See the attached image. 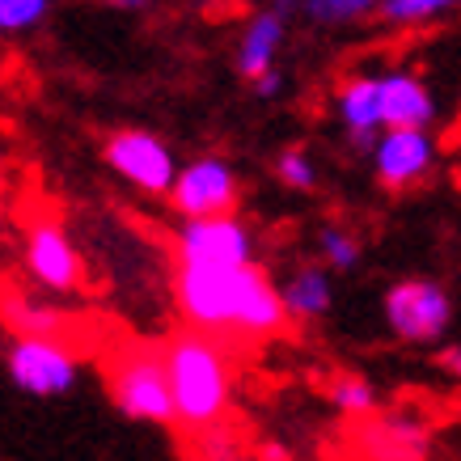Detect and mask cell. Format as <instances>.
Here are the masks:
<instances>
[{
    "mask_svg": "<svg viewBox=\"0 0 461 461\" xmlns=\"http://www.w3.org/2000/svg\"><path fill=\"white\" fill-rule=\"evenodd\" d=\"M169 390H174V411L186 428H216L229 406L233 373L224 351L208 335H182L166 348Z\"/></svg>",
    "mask_w": 461,
    "mask_h": 461,
    "instance_id": "obj_2",
    "label": "cell"
},
{
    "mask_svg": "<svg viewBox=\"0 0 461 461\" xmlns=\"http://www.w3.org/2000/svg\"><path fill=\"white\" fill-rule=\"evenodd\" d=\"M263 461H288V453L280 445H263Z\"/></svg>",
    "mask_w": 461,
    "mask_h": 461,
    "instance_id": "obj_27",
    "label": "cell"
},
{
    "mask_svg": "<svg viewBox=\"0 0 461 461\" xmlns=\"http://www.w3.org/2000/svg\"><path fill=\"white\" fill-rule=\"evenodd\" d=\"M335 111L339 123L348 131V140L360 149V153H373L377 140L385 136V98H381V77L377 72H356L339 85L335 94Z\"/></svg>",
    "mask_w": 461,
    "mask_h": 461,
    "instance_id": "obj_10",
    "label": "cell"
},
{
    "mask_svg": "<svg viewBox=\"0 0 461 461\" xmlns=\"http://www.w3.org/2000/svg\"><path fill=\"white\" fill-rule=\"evenodd\" d=\"M373 461H420L428 448V428L411 415H390L364 432Z\"/></svg>",
    "mask_w": 461,
    "mask_h": 461,
    "instance_id": "obj_14",
    "label": "cell"
},
{
    "mask_svg": "<svg viewBox=\"0 0 461 461\" xmlns=\"http://www.w3.org/2000/svg\"><path fill=\"white\" fill-rule=\"evenodd\" d=\"M9 381L30 398H59L77 381V356L59 339H30L17 335L5 356Z\"/></svg>",
    "mask_w": 461,
    "mask_h": 461,
    "instance_id": "obj_5",
    "label": "cell"
},
{
    "mask_svg": "<svg viewBox=\"0 0 461 461\" xmlns=\"http://www.w3.org/2000/svg\"><path fill=\"white\" fill-rule=\"evenodd\" d=\"M440 368H445L448 377H461V343H448V348H440Z\"/></svg>",
    "mask_w": 461,
    "mask_h": 461,
    "instance_id": "obj_25",
    "label": "cell"
},
{
    "mask_svg": "<svg viewBox=\"0 0 461 461\" xmlns=\"http://www.w3.org/2000/svg\"><path fill=\"white\" fill-rule=\"evenodd\" d=\"M106 385H111L114 406L127 420L144 423H169L178 420L174 411V390H169V368L166 351L153 348H123L106 368Z\"/></svg>",
    "mask_w": 461,
    "mask_h": 461,
    "instance_id": "obj_3",
    "label": "cell"
},
{
    "mask_svg": "<svg viewBox=\"0 0 461 461\" xmlns=\"http://www.w3.org/2000/svg\"><path fill=\"white\" fill-rule=\"evenodd\" d=\"M436 161L432 131H385L373 149V174L385 186H411L420 182Z\"/></svg>",
    "mask_w": 461,
    "mask_h": 461,
    "instance_id": "obj_11",
    "label": "cell"
},
{
    "mask_svg": "<svg viewBox=\"0 0 461 461\" xmlns=\"http://www.w3.org/2000/svg\"><path fill=\"white\" fill-rule=\"evenodd\" d=\"M199 461H241V448L216 423V428H203V436H199Z\"/></svg>",
    "mask_w": 461,
    "mask_h": 461,
    "instance_id": "obj_23",
    "label": "cell"
},
{
    "mask_svg": "<svg viewBox=\"0 0 461 461\" xmlns=\"http://www.w3.org/2000/svg\"><path fill=\"white\" fill-rule=\"evenodd\" d=\"M26 267L30 276L42 284V288H51V293H72L77 284H81V254L77 246L68 241L64 233V224L59 221H30L26 224Z\"/></svg>",
    "mask_w": 461,
    "mask_h": 461,
    "instance_id": "obj_9",
    "label": "cell"
},
{
    "mask_svg": "<svg viewBox=\"0 0 461 461\" xmlns=\"http://www.w3.org/2000/svg\"><path fill=\"white\" fill-rule=\"evenodd\" d=\"M9 321H14L17 335H30V339H56L64 318H59L51 305H39V301H30V296H17L9 301Z\"/></svg>",
    "mask_w": 461,
    "mask_h": 461,
    "instance_id": "obj_16",
    "label": "cell"
},
{
    "mask_svg": "<svg viewBox=\"0 0 461 461\" xmlns=\"http://www.w3.org/2000/svg\"><path fill=\"white\" fill-rule=\"evenodd\" d=\"M169 199H174V208H178L182 221L233 216V203H238V174L229 169L224 157H195L191 166H182Z\"/></svg>",
    "mask_w": 461,
    "mask_h": 461,
    "instance_id": "obj_8",
    "label": "cell"
},
{
    "mask_svg": "<svg viewBox=\"0 0 461 461\" xmlns=\"http://www.w3.org/2000/svg\"><path fill=\"white\" fill-rule=\"evenodd\" d=\"M51 0H0V30L5 34H26L47 17Z\"/></svg>",
    "mask_w": 461,
    "mask_h": 461,
    "instance_id": "obj_22",
    "label": "cell"
},
{
    "mask_svg": "<svg viewBox=\"0 0 461 461\" xmlns=\"http://www.w3.org/2000/svg\"><path fill=\"white\" fill-rule=\"evenodd\" d=\"M381 98H385V127L390 131H428L436 123L432 89L415 72H381Z\"/></svg>",
    "mask_w": 461,
    "mask_h": 461,
    "instance_id": "obj_12",
    "label": "cell"
},
{
    "mask_svg": "<svg viewBox=\"0 0 461 461\" xmlns=\"http://www.w3.org/2000/svg\"><path fill=\"white\" fill-rule=\"evenodd\" d=\"M284 34H288V17L276 14V9H263V14L250 17V26L241 30L238 39V72L246 81H258L267 72H276V56L284 47Z\"/></svg>",
    "mask_w": 461,
    "mask_h": 461,
    "instance_id": "obj_13",
    "label": "cell"
},
{
    "mask_svg": "<svg viewBox=\"0 0 461 461\" xmlns=\"http://www.w3.org/2000/svg\"><path fill=\"white\" fill-rule=\"evenodd\" d=\"M385 321L402 343H436L453 321V301L436 280H402L385 293Z\"/></svg>",
    "mask_w": 461,
    "mask_h": 461,
    "instance_id": "obj_7",
    "label": "cell"
},
{
    "mask_svg": "<svg viewBox=\"0 0 461 461\" xmlns=\"http://www.w3.org/2000/svg\"><path fill=\"white\" fill-rule=\"evenodd\" d=\"M330 402L343 415H373L377 411V390L368 385L364 377H339L330 385Z\"/></svg>",
    "mask_w": 461,
    "mask_h": 461,
    "instance_id": "obj_19",
    "label": "cell"
},
{
    "mask_svg": "<svg viewBox=\"0 0 461 461\" xmlns=\"http://www.w3.org/2000/svg\"><path fill=\"white\" fill-rule=\"evenodd\" d=\"M276 178H280L284 186H293V191H313V186H318V166L309 161L305 149H284V153L276 157Z\"/></svg>",
    "mask_w": 461,
    "mask_h": 461,
    "instance_id": "obj_21",
    "label": "cell"
},
{
    "mask_svg": "<svg viewBox=\"0 0 461 461\" xmlns=\"http://www.w3.org/2000/svg\"><path fill=\"white\" fill-rule=\"evenodd\" d=\"M114 9H123V14H140V9H149V0H111Z\"/></svg>",
    "mask_w": 461,
    "mask_h": 461,
    "instance_id": "obj_26",
    "label": "cell"
},
{
    "mask_svg": "<svg viewBox=\"0 0 461 461\" xmlns=\"http://www.w3.org/2000/svg\"><path fill=\"white\" fill-rule=\"evenodd\" d=\"M318 250L321 258H326V267L330 271H351V267L360 263V241L351 238L348 229H321V238H318Z\"/></svg>",
    "mask_w": 461,
    "mask_h": 461,
    "instance_id": "obj_20",
    "label": "cell"
},
{
    "mask_svg": "<svg viewBox=\"0 0 461 461\" xmlns=\"http://www.w3.org/2000/svg\"><path fill=\"white\" fill-rule=\"evenodd\" d=\"M280 89H284V72L280 68L267 72V77H258V81H254V94H258V98H276Z\"/></svg>",
    "mask_w": 461,
    "mask_h": 461,
    "instance_id": "obj_24",
    "label": "cell"
},
{
    "mask_svg": "<svg viewBox=\"0 0 461 461\" xmlns=\"http://www.w3.org/2000/svg\"><path fill=\"white\" fill-rule=\"evenodd\" d=\"M174 296L191 326L212 335H276L288 318L280 288L258 267L212 271V267H178Z\"/></svg>",
    "mask_w": 461,
    "mask_h": 461,
    "instance_id": "obj_1",
    "label": "cell"
},
{
    "mask_svg": "<svg viewBox=\"0 0 461 461\" xmlns=\"http://www.w3.org/2000/svg\"><path fill=\"white\" fill-rule=\"evenodd\" d=\"M174 246H178V267H212V271L254 267V241L238 216L182 221Z\"/></svg>",
    "mask_w": 461,
    "mask_h": 461,
    "instance_id": "obj_4",
    "label": "cell"
},
{
    "mask_svg": "<svg viewBox=\"0 0 461 461\" xmlns=\"http://www.w3.org/2000/svg\"><path fill=\"white\" fill-rule=\"evenodd\" d=\"M102 157L119 178H127L144 195H169L182 174L178 157L169 153V144L157 140L153 131H114Z\"/></svg>",
    "mask_w": 461,
    "mask_h": 461,
    "instance_id": "obj_6",
    "label": "cell"
},
{
    "mask_svg": "<svg viewBox=\"0 0 461 461\" xmlns=\"http://www.w3.org/2000/svg\"><path fill=\"white\" fill-rule=\"evenodd\" d=\"M457 5L461 0H385L381 17L390 26H428V22H436L440 14L457 9Z\"/></svg>",
    "mask_w": 461,
    "mask_h": 461,
    "instance_id": "obj_18",
    "label": "cell"
},
{
    "mask_svg": "<svg viewBox=\"0 0 461 461\" xmlns=\"http://www.w3.org/2000/svg\"><path fill=\"white\" fill-rule=\"evenodd\" d=\"M280 296H284L288 318H296V321L321 318V313L330 309V296H335V293H330V271H326V267H318V263L296 267L293 276L284 280Z\"/></svg>",
    "mask_w": 461,
    "mask_h": 461,
    "instance_id": "obj_15",
    "label": "cell"
},
{
    "mask_svg": "<svg viewBox=\"0 0 461 461\" xmlns=\"http://www.w3.org/2000/svg\"><path fill=\"white\" fill-rule=\"evenodd\" d=\"M385 9V0H305V14L321 26H343V22H364Z\"/></svg>",
    "mask_w": 461,
    "mask_h": 461,
    "instance_id": "obj_17",
    "label": "cell"
}]
</instances>
